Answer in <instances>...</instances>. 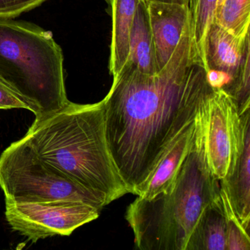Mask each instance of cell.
Segmentation results:
<instances>
[{
  "label": "cell",
  "instance_id": "obj_21",
  "mask_svg": "<svg viewBox=\"0 0 250 250\" xmlns=\"http://www.w3.org/2000/svg\"><path fill=\"white\" fill-rule=\"evenodd\" d=\"M219 1H220V0H219Z\"/></svg>",
  "mask_w": 250,
  "mask_h": 250
},
{
  "label": "cell",
  "instance_id": "obj_4",
  "mask_svg": "<svg viewBox=\"0 0 250 250\" xmlns=\"http://www.w3.org/2000/svg\"><path fill=\"white\" fill-rule=\"evenodd\" d=\"M63 61L52 32L26 21L0 19V80L28 104L34 122L69 102Z\"/></svg>",
  "mask_w": 250,
  "mask_h": 250
},
{
  "label": "cell",
  "instance_id": "obj_15",
  "mask_svg": "<svg viewBox=\"0 0 250 250\" xmlns=\"http://www.w3.org/2000/svg\"><path fill=\"white\" fill-rule=\"evenodd\" d=\"M240 39L250 36V0H220L213 21Z\"/></svg>",
  "mask_w": 250,
  "mask_h": 250
},
{
  "label": "cell",
  "instance_id": "obj_19",
  "mask_svg": "<svg viewBox=\"0 0 250 250\" xmlns=\"http://www.w3.org/2000/svg\"><path fill=\"white\" fill-rule=\"evenodd\" d=\"M24 109L31 111L28 104L0 80V109Z\"/></svg>",
  "mask_w": 250,
  "mask_h": 250
},
{
  "label": "cell",
  "instance_id": "obj_6",
  "mask_svg": "<svg viewBox=\"0 0 250 250\" xmlns=\"http://www.w3.org/2000/svg\"><path fill=\"white\" fill-rule=\"evenodd\" d=\"M212 87L202 111V131L209 169L221 181L235 165L250 127V109L239 115L233 99L222 89Z\"/></svg>",
  "mask_w": 250,
  "mask_h": 250
},
{
  "label": "cell",
  "instance_id": "obj_14",
  "mask_svg": "<svg viewBox=\"0 0 250 250\" xmlns=\"http://www.w3.org/2000/svg\"><path fill=\"white\" fill-rule=\"evenodd\" d=\"M227 238L228 220L219 194L203 213L188 250H227Z\"/></svg>",
  "mask_w": 250,
  "mask_h": 250
},
{
  "label": "cell",
  "instance_id": "obj_10",
  "mask_svg": "<svg viewBox=\"0 0 250 250\" xmlns=\"http://www.w3.org/2000/svg\"><path fill=\"white\" fill-rule=\"evenodd\" d=\"M112 18L109 74L118 77L129 56L130 34L137 7L141 0H105Z\"/></svg>",
  "mask_w": 250,
  "mask_h": 250
},
{
  "label": "cell",
  "instance_id": "obj_18",
  "mask_svg": "<svg viewBox=\"0 0 250 250\" xmlns=\"http://www.w3.org/2000/svg\"><path fill=\"white\" fill-rule=\"evenodd\" d=\"M47 0H0V19L12 20L40 6Z\"/></svg>",
  "mask_w": 250,
  "mask_h": 250
},
{
  "label": "cell",
  "instance_id": "obj_12",
  "mask_svg": "<svg viewBox=\"0 0 250 250\" xmlns=\"http://www.w3.org/2000/svg\"><path fill=\"white\" fill-rule=\"evenodd\" d=\"M243 228L250 232V127L244 135L235 165L223 181Z\"/></svg>",
  "mask_w": 250,
  "mask_h": 250
},
{
  "label": "cell",
  "instance_id": "obj_9",
  "mask_svg": "<svg viewBox=\"0 0 250 250\" xmlns=\"http://www.w3.org/2000/svg\"><path fill=\"white\" fill-rule=\"evenodd\" d=\"M158 73L169 62L190 27L188 7L177 4L147 3Z\"/></svg>",
  "mask_w": 250,
  "mask_h": 250
},
{
  "label": "cell",
  "instance_id": "obj_1",
  "mask_svg": "<svg viewBox=\"0 0 250 250\" xmlns=\"http://www.w3.org/2000/svg\"><path fill=\"white\" fill-rule=\"evenodd\" d=\"M212 90L191 26L165 68L143 74L126 62L102 100L112 160L128 193L140 196L162 158L195 123Z\"/></svg>",
  "mask_w": 250,
  "mask_h": 250
},
{
  "label": "cell",
  "instance_id": "obj_3",
  "mask_svg": "<svg viewBox=\"0 0 250 250\" xmlns=\"http://www.w3.org/2000/svg\"><path fill=\"white\" fill-rule=\"evenodd\" d=\"M219 194V181L206 160L200 113L194 146L172 187L152 198L137 197L127 208L136 247L188 250L203 213Z\"/></svg>",
  "mask_w": 250,
  "mask_h": 250
},
{
  "label": "cell",
  "instance_id": "obj_20",
  "mask_svg": "<svg viewBox=\"0 0 250 250\" xmlns=\"http://www.w3.org/2000/svg\"><path fill=\"white\" fill-rule=\"evenodd\" d=\"M147 3L157 2V3L177 4V5H188V0H146Z\"/></svg>",
  "mask_w": 250,
  "mask_h": 250
},
{
  "label": "cell",
  "instance_id": "obj_8",
  "mask_svg": "<svg viewBox=\"0 0 250 250\" xmlns=\"http://www.w3.org/2000/svg\"><path fill=\"white\" fill-rule=\"evenodd\" d=\"M250 36L240 39L212 21L206 39V65L210 85L230 96L250 66Z\"/></svg>",
  "mask_w": 250,
  "mask_h": 250
},
{
  "label": "cell",
  "instance_id": "obj_5",
  "mask_svg": "<svg viewBox=\"0 0 250 250\" xmlns=\"http://www.w3.org/2000/svg\"><path fill=\"white\" fill-rule=\"evenodd\" d=\"M0 188L5 203L80 202L101 210L107 197L89 189L42 159L22 138L0 156Z\"/></svg>",
  "mask_w": 250,
  "mask_h": 250
},
{
  "label": "cell",
  "instance_id": "obj_7",
  "mask_svg": "<svg viewBox=\"0 0 250 250\" xmlns=\"http://www.w3.org/2000/svg\"><path fill=\"white\" fill-rule=\"evenodd\" d=\"M100 212L80 202L5 203V217L10 226L33 243L55 235H70L97 219Z\"/></svg>",
  "mask_w": 250,
  "mask_h": 250
},
{
  "label": "cell",
  "instance_id": "obj_17",
  "mask_svg": "<svg viewBox=\"0 0 250 250\" xmlns=\"http://www.w3.org/2000/svg\"><path fill=\"white\" fill-rule=\"evenodd\" d=\"M219 194L228 220L227 250H250V238L240 222L225 185L219 181Z\"/></svg>",
  "mask_w": 250,
  "mask_h": 250
},
{
  "label": "cell",
  "instance_id": "obj_11",
  "mask_svg": "<svg viewBox=\"0 0 250 250\" xmlns=\"http://www.w3.org/2000/svg\"><path fill=\"white\" fill-rule=\"evenodd\" d=\"M200 113L199 114L195 123L177 140L176 143L162 158L151 178L138 197L152 198L160 193L167 191L173 185L183 164L194 146Z\"/></svg>",
  "mask_w": 250,
  "mask_h": 250
},
{
  "label": "cell",
  "instance_id": "obj_2",
  "mask_svg": "<svg viewBox=\"0 0 250 250\" xmlns=\"http://www.w3.org/2000/svg\"><path fill=\"white\" fill-rule=\"evenodd\" d=\"M22 139L45 162L74 182L104 194L109 203L128 193L108 147L102 101L69 102L33 123Z\"/></svg>",
  "mask_w": 250,
  "mask_h": 250
},
{
  "label": "cell",
  "instance_id": "obj_13",
  "mask_svg": "<svg viewBox=\"0 0 250 250\" xmlns=\"http://www.w3.org/2000/svg\"><path fill=\"white\" fill-rule=\"evenodd\" d=\"M143 74H158L154 44L149 19L147 3L141 0L137 7L130 34L128 61Z\"/></svg>",
  "mask_w": 250,
  "mask_h": 250
},
{
  "label": "cell",
  "instance_id": "obj_16",
  "mask_svg": "<svg viewBox=\"0 0 250 250\" xmlns=\"http://www.w3.org/2000/svg\"><path fill=\"white\" fill-rule=\"evenodd\" d=\"M219 0H188L190 26L197 58L206 71V39Z\"/></svg>",
  "mask_w": 250,
  "mask_h": 250
}]
</instances>
